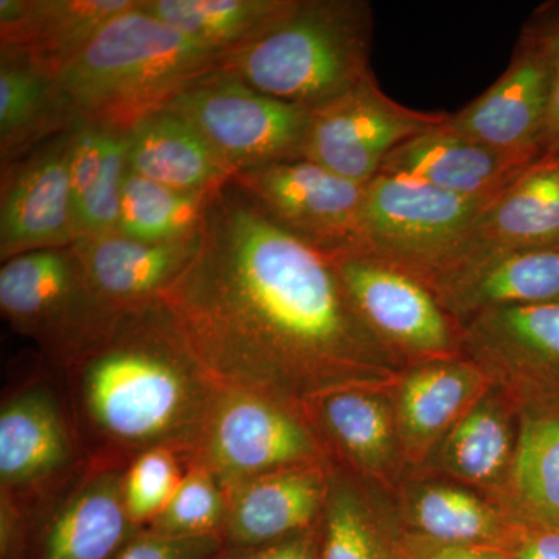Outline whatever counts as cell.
Wrapping results in <instances>:
<instances>
[{"label":"cell","mask_w":559,"mask_h":559,"mask_svg":"<svg viewBox=\"0 0 559 559\" xmlns=\"http://www.w3.org/2000/svg\"><path fill=\"white\" fill-rule=\"evenodd\" d=\"M159 304L216 384L300 411L331 390L395 388L407 370L364 322L330 257L275 226L231 180Z\"/></svg>","instance_id":"obj_1"},{"label":"cell","mask_w":559,"mask_h":559,"mask_svg":"<svg viewBox=\"0 0 559 559\" xmlns=\"http://www.w3.org/2000/svg\"><path fill=\"white\" fill-rule=\"evenodd\" d=\"M86 463L128 466L154 448L193 454L221 385L180 340L159 301L123 311L60 370Z\"/></svg>","instance_id":"obj_2"},{"label":"cell","mask_w":559,"mask_h":559,"mask_svg":"<svg viewBox=\"0 0 559 559\" xmlns=\"http://www.w3.org/2000/svg\"><path fill=\"white\" fill-rule=\"evenodd\" d=\"M106 24L55 79L70 127L128 131L231 53L151 16L140 5Z\"/></svg>","instance_id":"obj_3"},{"label":"cell","mask_w":559,"mask_h":559,"mask_svg":"<svg viewBox=\"0 0 559 559\" xmlns=\"http://www.w3.org/2000/svg\"><path fill=\"white\" fill-rule=\"evenodd\" d=\"M373 9L366 0H294L261 38L224 69L253 90L314 110L370 76Z\"/></svg>","instance_id":"obj_4"},{"label":"cell","mask_w":559,"mask_h":559,"mask_svg":"<svg viewBox=\"0 0 559 559\" xmlns=\"http://www.w3.org/2000/svg\"><path fill=\"white\" fill-rule=\"evenodd\" d=\"M0 311L11 329L35 342L58 370L100 337L119 314L92 288L73 245L3 261Z\"/></svg>","instance_id":"obj_5"},{"label":"cell","mask_w":559,"mask_h":559,"mask_svg":"<svg viewBox=\"0 0 559 559\" xmlns=\"http://www.w3.org/2000/svg\"><path fill=\"white\" fill-rule=\"evenodd\" d=\"M489 202L378 173L364 197V250L426 285L457 255Z\"/></svg>","instance_id":"obj_6"},{"label":"cell","mask_w":559,"mask_h":559,"mask_svg":"<svg viewBox=\"0 0 559 559\" xmlns=\"http://www.w3.org/2000/svg\"><path fill=\"white\" fill-rule=\"evenodd\" d=\"M165 106L201 132L231 176L304 159L311 110L253 90L229 70L193 81Z\"/></svg>","instance_id":"obj_7"},{"label":"cell","mask_w":559,"mask_h":559,"mask_svg":"<svg viewBox=\"0 0 559 559\" xmlns=\"http://www.w3.org/2000/svg\"><path fill=\"white\" fill-rule=\"evenodd\" d=\"M322 462L331 460L300 409L260 393L224 388L190 457L226 489L272 471Z\"/></svg>","instance_id":"obj_8"},{"label":"cell","mask_w":559,"mask_h":559,"mask_svg":"<svg viewBox=\"0 0 559 559\" xmlns=\"http://www.w3.org/2000/svg\"><path fill=\"white\" fill-rule=\"evenodd\" d=\"M353 304L404 366L462 358V329L425 283L367 252L331 255Z\"/></svg>","instance_id":"obj_9"},{"label":"cell","mask_w":559,"mask_h":559,"mask_svg":"<svg viewBox=\"0 0 559 559\" xmlns=\"http://www.w3.org/2000/svg\"><path fill=\"white\" fill-rule=\"evenodd\" d=\"M231 182L280 229L325 253L366 249L362 205L367 183L353 182L307 159L235 173Z\"/></svg>","instance_id":"obj_10"},{"label":"cell","mask_w":559,"mask_h":559,"mask_svg":"<svg viewBox=\"0 0 559 559\" xmlns=\"http://www.w3.org/2000/svg\"><path fill=\"white\" fill-rule=\"evenodd\" d=\"M64 395L46 380L10 393L0 409V496L35 511L83 468Z\"/></svg>","instance_id":"obj_11"},{"label":"cell","mask_w":559,"mask_h":559,"mask_svg":"<svg viewBox=\"0 0 559 559\" xmlns=\"http://www.w3.org/2000/svg\"><path fill=\"white\" fill-rule=\"evenodd\" d=\"M450 117L400 105L371 73L355 90L311 110L304 159L353 182L369 183L393 150Z\"/></svg>","instance_id":"obj_12"},{"label":"cell","mask_w":559,"mask_h":559,"mask_svg":"<svg viewBox=\"0 0 559 559\" xmlns=\"http://www.w3.org/2000/svg\"><path fill=\"white\" fill-rule=\"evenodd\" d=\"M463 355L520 411L559 409V300L481 312L462 326Z\"/></svg>","instance_id":"obj_13"},{"label":"cell","mask_w":559,"mask_h":559,"mask_svg":"<svg viewBox=\"0 0 559 559\" xmlns=\"http://www.w3.org/2000/svg\"><path fill=\"white\" fill-rule=\"evenodd\" d=\"M550 97L549 44L538 21L532 17L506 72L476 100L451 114L448 124L489 148L539 164Z\"/></svg>","instance_id":"obj_14"},{"label":"cell","mask_w":559,"mask_h":559,"mask_svg":"<svg viewBox=\"0 0 559 559\" xmlns=\"http://www.w3.org/2000/svg\"><path fill=\"white\" fill-rule=\"evenodd\" d=\"M72 130L2 168L0 261L79 240L70 180Z\"/></svg>","instance_id":"obj_15"},{"label":"cell","mask_w":559,"mask_h":559,"mask_svg":"<svg viewBox=\"0 0 559 559\" xmlns=\"http://www.w3.org/2000/svg\"><path fill=\"white\" fill-rule=\"evenodd\" d=\"M392 389L331 390L301 406L331 462L390 496L412 471L401 444Z\"/></svg>","instance_id":"obj_16"},{"label":"cell","mask_w":559,"mask_h":559,"mask_svg":"<svg viewBox=\"0 0 559 559\" xmlns=\"http://www.w3.org/2000/svg\"><path fill=\"white\" fill-rule=\"evenodd\" d=\"M127 466L86 463L33 514L31 559H110L140 532L128 516Z\"/></svg>","instance_id":"obj_17"},{"label":"cell","mask_w":559,"mask_h":559,"mask_svg":"<svg viewBox=\"0 0 559 559\" xmlns=\"http://www.w3.org/2000/svg\"><path fill=\"white\" fill-rule=\"evenodd\" d=\"M392 499L404 532L425 543L509 550L522 525L476 489L417 471H411Z\"/></svg>","instance_id":"obj_18"},{"label":"cell","mask_w":559,"mask_h":559,"mask_svg":"<svg viewBox=\"0 0 559 559\" xmlns=\"http://www.w3.org/2000/svg\"><path fill=\"white\" fill-rule=\"evenodd\" d=\"M331 463L290 466L235 485L227 492L226 549L261 546L318 527Z\"/></svg>","instance_id":"obj_19"},{"label":"cell","mask_w":559,"mask_h":559,"mask_svg":"<svg viewBox=\"0 0 559 559\" xmlns=\"http://www.w3.org/2000/svg\"><path fill=\"white\" fill-rule=\"evenodd\" d=\"M492 389L474 360H436L409 367L392 389L393 407L404 455L412 471Z\"/></svg>","instance_id":"obj_20"},{"label":"cell","mask_w":559,"mask_h":559,"mask_svg":"<svg viewBox=\"0 0 559 559\" xmlns=\"http://www.w3.org/2000/svg\"><path fill=\"white\" fill-rule=\"evenodd\" d=\"M448 121L393 150L380 173L418 179L471 200L495 201L536 165L527 157L466 138L452 130Z\"/></svg>","instance_id":"obj_21"},{"label":"cell","mask_w":559,"mask_h":559,"mask_svg":"<svg viewBox=\"0 0 559 559\" xmlns=\"http://www.w3.org/2000/svg\"><path fill=\"white\" fill-rule=\"evenodd\" d=\"M518 436L520 409L492 385L414 471L459 481L507 509Z\"/></svg>","instance_id":"obj_22"},{"label":"cell","mask_w":559,"mask_h":559,"mask_svg":"<svg viewBox=\"0 0 559 559\" xmlns=\"http://www.w3.org/2000/svg\"><path fill=\"white\" fill-rule=\"evenodd\" d=\"M460 329L481 312L559 300V246L481 257L429 283Z\"/></svg>","instance_id":"obj_23"},{"label":"cell","mask_w":559,"mask_h":559,"mask_svg":"<svg viewBox=\"0 0 559 559\" xmlns=\"http://www.w3.org/2000/svg\"><path fill=\"white\" fill-rule=\"evenodd\" d=\"M198 237L200 234L182 241L145 242L117 231L80 238L73 248L97 296L110 310L123 312L159 301L193 257Z\"/></svg>","instance_id":"obj_24"},{"label":"cell","mask_w":559,"mask_h":559,"mask_svg":"<svg viewBox=\"0 0 559 559\" xmlns=\"http://www.w3.org/2000/svg\"><path fill=\"white\" fill-rule=\"evenodd\" d=\"M559 246V164L533 165L489 202L457 255L433 280L496 252Z\"/></svg>","instance_id":"obj_25"},{"label":"cell","mask_w":559,"mask_h":559,"mask_svg":"<svg viewBox=\"0 0 559 559\" xmlns=\"http://www.w3.org/2000/svg\"><path fill=\"white\" fill-rule=\"evenodd\" d=\"M139 0H0V44L57 79L110 21Z\"/></svg>","instance_id":"obj_26"},{"label":"cell","mask_w":559,"mask_h":559,"mask_svg":"<svg viewBox=\"0 0 559 559\" xmlns=\"http://www.w3.org/2000/svg\"><path fill=\"white\" fill-rule=\"evenodd\" d=\"M392 496L331 463L320 522V559H411Z\"/></svg>","instance_id":"obj_27"},{"label":"cell","mask_w":559,"mask_h":559,"mask_svg":"<svg viewBox=\"0 0 559 559\" xmlns=\"http://www.w3.org/2000/svg\"><path fill=\"white\" fill-rule=\"evenodd\" d=\"M128 170L182 191L218 189L231 173L200 131L162 106L140 117L127 131Z\"/></svg>","instance_id":"obj_28"},{"label":"cell","mask_w":559,"mask_h":559,"mask_svg":"<svg viewBox=\"0 0 559 559\" xmlns=\"http://www.w3.org/2000/svg\"><path fill=\"white\" fill-rule=\"evenodd\" d=\"M72 130L55 80L16 46L0 44V164L21 159L40 143Z\"/></svg>","instance_id":"obj_29"},{"label":"cell","mask_w":559,"mask_h":559,"mask_svg":"<svg viewBox=\"0 0 559 559\" xmlns=\"http://www.w3.org/2000/svg\"><path fill=\"white\" fill-rule=\"evenodd\" d=\"M507 509L522 524L559 527V409L520 411Z\"/></svg>","instance_id":"obj_30"},{"label":"cell","mask_w":559,"mask_h":559,"mask_svg":"<svg viewBox=\"0 0 559 559\" xmlns=\"http://www.w3.org/2000/svg\"><path fill=\"white\" fill-rule=\"evenodd\" d=\"M140 5L191 38L234 53L270 32L294 0H142Z\"/></svg>","instance_id":"obj_31"},{"label":"cell","mask_w":559,"mask_h":559,"mask_svg":"<svg viewBox=\"0 0 559 559\" xmlns=\"http://www.w3.org/2000/svg\"><path fill=\"white\" fill-rule=\"evenodd\" d=\"M221 187L201 191L176 190L127 170L121 191L119 234L145 242H173L197 237L210 202Z\"/></svg>","instance_id":"obj_32"},{"label":"cell","mask_w":559,"mask_h":559,"mask_svg":"<svg viewBox=\"0 0 559 559\" xmlns=\"http://www.w3.org/2000/svg\"><path fill=\"white\" fill-rule=\"evenodd\" d=\"M227 510L226 488L215 474L205 466L190 463L168 506L143 530L175 538L216 536L223 539Z\"/></svg>","instance_id":"obj_33"},{"label":"cell","mask_w":559,"mask_h":559,"mask_svg":"<svg viewBox=\"0 0 559 559\" xmlns=\"http://www.w3.org/2000/svg\"><path fill=\"white\" fill-rule=\"evenodd\" d=\"M186 455L171 448H154L131 460L124 471V507L132 524L150 527L170 502L189 469Z\"/></svg>","instance_id":"obj_34"},{"label":"cell","mask_w":559,"mask_h":559,"mask_svg":"<svg viewBox=\"0 0 559 559\" xmlns=\"http://www.w3.org/2000/svg\"><path fill=\"white\" fill-rule=\"evenodd\" d=\"M127 131L116 132L97 182L76 207L79 240L119 231L121 191L127 175Z\"/></svg>","instance_id":"obj_35"},{"label":"cell","mask_w":559,"mask_h":559,"mask_svg":"<svg viewBox=\"0 0 559 559\" xmlns=\"http://www.w3.org/2000/svg\"><path fill=\"white\" fill-rule=\"evenodd\" d=\"M223 549V539L216 536L175 538L140 530L110 559H215Z\"/></svg>","instance_id":"obj_36"},{"label":"cell","mask_w":559,"mask_h":559,"mask_svg":"<svg viewBox=\"0 0 559 559\" xmlns=\"http://www.w3.org/2000/svg\"><path fill=\"white\" fill-rule=\"evenodd\" d=\"M533 17L538 21L544 35H546L551 60L549 120H547L539 162L559 164V9H544Z\"/></svg>","instance_id":"obj_37"},{"label":"cell","mask_w":559,"mask_h":559,"mask_svg":"<svg viewBox=\"0 0 559 559\" xmlns=\"http://www.w3.org/2000/svg\"><path fill=\"white\" fill-rule=\"evenodd\" d=\"M215 559H320V524L261 546L226 549Z\"/></svg>","instance_id":"obj_38"},{"label":"cell","mask_w":559,"mask_h":559,"mask_svg":"<svg viewBox=\"0 0 559 559\" xmlns=\"http://www.w3.org/2000/svg\"><path fill=\"white\" fill-rule=\"evenodd\" d=\"M507 554L509 559H559V527L522 524Z\"/></svg>","instance_id":"obj_39"},{"label":"cell","mask_w":559,"mask_h":559,"mask_svg":"<svg viewBox=\"0 0 559 559\" xmlns=\"http://www.w3.org/2000/svg\"><path fill=\"white\" fill-rule=\"evenodd\" d=\"M411 559H509L507 550L491 547L443 546L411 538Z\"/></svg>","instance_id":"obj_40"}]
</instances>
